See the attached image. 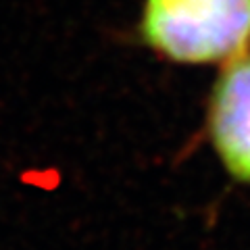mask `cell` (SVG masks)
I'll return each mask as SVG.
<instances>
[{
	"label": "cell",
	"mask_w": 250,
	"mask_h": 250,
	"mask_svg": "<svg viewBox=\"0 0 250 250\" xmlns=\"http://www.w3.org/2000/svg\"><path fill=\"white\" fill-rule=\"evenodd\" d=\"M138 36L175 62L236 59L250 46V0H144Z\"/></svg>",
	"instance_id": "6da1fadb"
},
{
	"label": "cell",
	"mask_w": 250,
	"mask_h": 250,
	"mask_svg": "<svg viewBox=\"0 0 250 250\" xmlns=\"http://www.w3.org/2000/svg\"><path fill=\"white\" fill-rule=\"evenodd\" d=\"M208 134L223 167L250 186V54L221 71L208 104Z\"/></svg>",
	"instance_id": "7a4b0ae2"
}]
</instances>
